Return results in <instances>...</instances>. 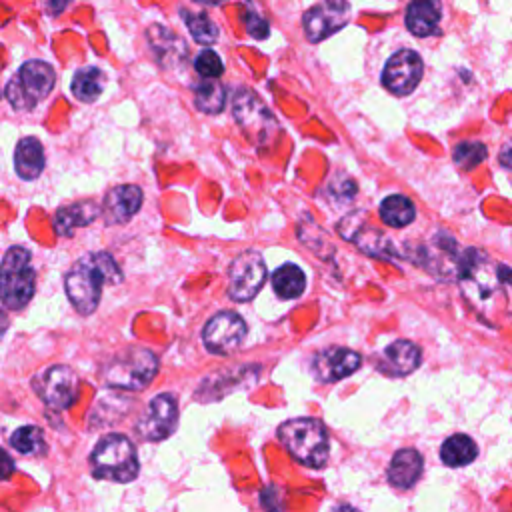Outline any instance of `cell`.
Wrapping results in <instances>:
<instances>
[{
  "label": "cell",
  "instance_id": "1",
  "mask_svg": "<svg viewBox=\"0 0 512 512\" xmlns=\"http://www.w3.org/2000/svg\"><path fill=\"white\" fill-rule=\"evenodd\" d=\"M122 272L114 258L106 252H92L80 258L66 274L64 288L66 294L82 316H88L96 310L104 284H118Z\"/></svg>",
  "mask_w": 512,
  "mask_h": 512
},
{
  "label": "cell",
  "instance_id": "2",
  "mask_svg": "<svg viewBox=\"0 0 512 512\" xmlns=\"http://www.w3.org/2000/svg\"><path fill=\"white\" fill-rule=\"evenodd\" d=\"M278 440L294 460L320 468L328 460V432L316 418H292L280 424Z\"/></svg>",
  "mask_w": 512,
  "mask_h": 512
},
{
  "label": "cell",
  "instance_id": "3",
  "mask_svg": "<svg viewBox=\"0 0 512 512\" xmlns=\"http://www.w3.org/2000/svg\"><path fill=\"white\" fill-rule=\"evenodd\" d=\"M158 372V358L148 348L130 346L102 366V380L118 390H144Z\"/></svg>",
  "mask_w": 512,
  "mask_h": 512
},
{
  "label": "cell",
  "instance_id": "4",
  "mask_svg": "<svg viewBox=\"0 0 512 512\" xmlns=\"http://www.w3.org/2000/svg\"><path fill=\"white\" fill-rule=\"evenodd\" d=\"M92 474L100 480L118 484L132 482L138 476V456L132 442L120 434H106L90 454Z\"/></svg>",
  "mask_w": 512,
  "mask_h": 512
},
{
  "label": "cell",
  "instance_id": "5",
  "mask_svg": "<svg viewBox=\"0 0 512 512\" xmlns=\"http://www.w3.org/2000/svg\"><path fill=\"white\" fill-rule=\"evenodd\" d=\"M36 286V272L30 264V252L22 246H12L2 258L0 296L8 310L24 308Z\"/></svg>",
  "mask_w": 512,
  "mask_h": 512
},
{
  "label": "cell",
  "instance_id": "6",
  "mask_svg": "<svg viewBox=\"0 0 512 512\" xmlns=\"http://www.w3.org/2000/svg\"><path fill=\"white\" fill-rule=\"evenodd\" d=\"M54 68L44 60H28L14 78L8 80L4 96L16 110H30L42 102L54 88Z\"/></svg>",
  "mask_w": 512,
  "mask_h": 512
},
{
  "label": "cell",
  "instance_id": "7",
  "mask_svg": "<svg viewBox=\"0 0 512 512\" xmlns=\"http://www.w3.org/2000/svg\"><path fill=\"white\" fill-rule=\"evenodd\" d=\"M32 386L42 402L52 410H66L78 396L80 380L76 372L64 364L46 366L32 378Z\"/></svg>",
  "mask_w": 512,
  "mask_h": 512
},
{
  "label": "cell",
  "instance_id": "8",
  "mask_svg": "<svg viewBox=\"0 0 512 512\" xmlns=\"http://www.w3.org/2000/svg\"><path fill=\"white\" fill-rule=\"evenodd\" d=\"M266 280V264L260 252L246 250L238 254L228 270V296L236 302L252 300Z\"/></svg>",
  "mask_w": 512,
  "mask_h": 512
},
{
  "label": "cell",
  "instance_id": "9",
  "mask_svg": "<svg viewBox=\"0 0 512 512\" xmlns=\"http://www.w3.org/2000/svg\"><path fill=\"white\" fill-rule=\"evenodd\" d=\"M178 424V402L164 392L148 402V408L136 422V434L146 442H160L168 438Z\"/></svg>",
  "mask_w": 512,
  "mask_h": 512
},
{
  "label": "cell",
  "instance_id": "10",
  "mask_svg": "<svg viewBox=\"0 0 512 512\" xmlns=\"http://www.w3.org/2000/svg\"><path fill=\"white\" fill-rule=\"evenodd\" d=\"M234 116H236V122L240 124V128L256 144H262L264 140H268L272 134V126L276 124L274 116L264 106V102L254 92H250L246 88H240L234 94Z\"/></svg>",
  "mask_w": 512,
  "mask_h": 512
},
{
  "label": "cell",
  "instance_id": "11",
  "mask_svg": "<svg viewBox=\"0 0 512 512\" xmlns=\"http://www.w3.org/2000/svg\"><path fill=\"white\" fill-rule=\"evenodd\" d=\"M246 336V322L236 312H218L214 314L204 330H202V342L204 346L214 354H230L234 352Z\"/></svg>",
  "mask_w": 512,
  "mask_h": 512
},
{
  "label": "cell",
  "instance_id": "12",
  "mask_svg": "<svg viewBox=\"0 0 512 512\" xmlns=\"http://www.w3.org/2000/svg\"><path fill=\"white\" fill-rule=\"evenodd\" d=\"M422 72H424L422 58L414 50H400L394 56H390V60L386 62L382 72V84L392 94L406 96L418 86Z\"/></svg>",
  "mask_w": 512,
  "mask_h": 512
},
{
  "label": "cell",
  "instance_id": "13",
  "mask_svg": "<svg viewBox=\"0 0 512 512\" xmlns=\"http://www.w3.org/2000/svg\"><path fill=\"white\" fill-rule=\"evenodd\" d=\"M350 18L348 0H322L312 10L304 14V34L310 42H320L338 28H342Z\"/></svg>",
  "mask_w": 512,
  "mask_h": 512
},
{
  "label": "cell",
  "instance_id": "14",
  "mask_svg": "<svg viewBox=\"0 0 512 512\" xmlns=\"http://www.w3.org/2000/svg\"><path fill=\"white\" fill-rule=\"evenodd\" d=\"M360 360V354L350 348H326L314 356L312 372L320 382H336L356 372Z\"/></svg>",
  "mask_w": 512,
  "mask_h": 512
},
{
  "label": "cell",
  "instance_id": "15",
  "mask_svg": "<svg viewBox=\"0 0 512 512\" xmlns=\"http://www.w3.org/2000/svg\"><path fill=\"white\" fill-rule=\"evenodd\" d=\"M420 364V348L410 340H394L388 344L376 362V368L386 376H406Z\"/></svg>",
  "mask_w": 512,
  "mask_h": 512
},
{
  "label": "cell",
  "instance_id": "16",
  "mask_svg": "<svg viewBox=\"0 0 512 512\" xmlns=\"http://www.w3.org/2000/svg\"><path fill=\"white\" fill-rule=\"evenodd\" d=\"M142 206V190L132 184H122L112 188L102 204V216L106 224L128 222Z\"/></svg>",
  "mask_w": 512,
  "mask_h": 512
},
{
  "label": "cell",
  "instance_id": "17",
  "mask_svg": "<svg viewBox=\"0 0 512 512\" xmlns=\"http://www.w3.org/2000/svg\"><path fill=\"white\" fill-rule=\"evenodd\" d=\"M442 18L440 0H410L406 10V26L414 36H432L438 32Z\"/></svg>",
  "mask_w": 512,
  "mask_h": 512
},
{
  "label": "cell",
  "instance_id": "18",
  "mask_svg": "<svg viewBox=\"0 0 512 512\" xmlns=\"http://www.w3.org/2000/svg\"><path fill=\"white\" fill-rule=\"evenodd\" d=\"M422 456L414 448H400L388 464V480L394 488L406 490L416 484L422 474Z\"/></svg>",
  "mask_w": 512,
  "mask_h": 512
},
{
  "label": "cell",
  "instance_id": "19",
  "mask_svg": "<svg viewBox=\"0 0 512 512\" xmlns=\"http://www.w3.org/2000/svg\"><path fill=\"white\" fill-rule=\"evenodd\" d=\"M14 166L18 176L24 180H34L40 176L44 168V148L38 138L24 136L18 140L14 152Z\"/></svg>",
  "mask_w": 512,
  "mask_h": 512
},
{
  "label": "cell",
  "instance_id": "20",
  "mask_svg": "<svg viewBox=\"0 0 512 512\" xmlns=\"http://www.w3.org/2000/svg\"><path fill=\"white\" fill-rule=\"evenodd\" d=\"M100 212H102V210H100L94 202H90V200L64 206V208H60V210L56 212L54 230H56L58 236H72L76 228L88 226L92 220H96V216H98Z\"/></svg>",
  "mask_w": 512,
  "mask_h": 512
},
{
  "label": "cell",
  "instance_id": "21",
  "mask_svg": "<svg viewBox=\"0 0 512 512\" xmlns=\"http://www.w3.org/2000/svg\"><path fill=\"white\" fill-rule=\"evenodd\" d=\"M476 456H478L476 442L466 434H454V436L446 438L442 448H440L442 462L446 466H452V468L466 466L472 460H476Z\"/></svg>",
  "mask_w": 512,
  "mask_h": 512
},
{
  "label": "cell",
  "instance_id": "22",
  "mask_svg": "<svg viewBox=\"0 0 512 512\" xmlns=\"http://www.w3.org/2000/svg\"><path fill=\"white\" fill-rule=\"evenodd\" d=\"M306 286V276L296 264H284L272 274V288L276 296L284 300L298 298L304 292Z\"/></svg>",
  "mask_w": 512,
  "mask_h": 512
},
{
  "label": "cell",
  "instance_id": "23",
  "mask_svg": "<svg viewBox=\"0 0 512 512\" xmlns=\"http://www.w3.org/2000/svg\"><path fill=\"white\" fill-rule=\"evenodd\" d=\"M414 216H416V208L406 196L392 194L384 198V202L380 204V218L384 224L392 228L408 226L414 220Z\"/></svg>",
  "mask_w": 512,
  "mask_h": 512
},
{
  "label": "cell",
  "instance_id": "24",
  "mask_svg": "<svg viewBox=\"0 0 512 512\" xmlns=\"http://www.w3.org/2000/svg\"><path fill=\"white\" fill-rule=\"evenodd\" d=\"M104 88V74L98 68H82L72 78V92L82 102H94Z\"/></svg>",
  "mask_w": 512,
  "mask_h": 512
},
{
  "label": "cell",
  "instance_id": "25",
  "mask_svg": "<svg viewBox=\"0 0 512 512\" xmlns=\"http://www.w3.org/2000/svg\"><path fill=\"white\" fill-rule=\"evenodd\" d=\"M224 98V88L214 80H206L194 88L196 108L206 114H218L224 108Z\"/></svg>",
  "mask_w": 512,
  "mask_h": 512
},
{
  "label": "cell",
  "instance_id": "26",
  "mask_svg": "<svg viewBox=\"0 0 512 512\" xmlns=\"http://www.w3.org/2000/svg\"><path fill=\"white\" fill-rule=\"evenodd\" d=\"M10 444L20 454H42L44 448H46L44 434H42V430L38 426L16 428L12 432V436H10Z\"/></svg>",
  "mask_w": 512,
  "mask_h": 512
},
{
  "label": "cell",
  "instance_id": "27",
  "mask_svg": "<svg viewBox=\"0 0 512 512\" xmlns=\"http://www.w3.org/2000/svg\"><path fill=\"white\" fill-rule=\"evenodd\" d=\"M486 156H488V150L482 142H460L452 152L454 164L462 170H472L474 166L484 162Z\"/></svg>",
  "mask_w": 512,
  "mask_h": 512
},
{
  "label": "cell",
  "instance_id": "28",
  "mask_svg": "<svg viewBox=\"0 0 512 512\" xmlns=\"http://www.w3.org/2000/svg\"><path fill=\"white\" fill-rule=\"evenodd\" d=\"M186 26L192 34V38L200 44H212L218 38V26L206 16V14H184Z\"/></svg>",
  "mask_w": 512,
  "mask_h": 512
},
{
  "label": "cell",
  "instance_id": "29",
  "mask_svg": "<svg viewBox=\"0 0 512 512\" xmlns=\"http://www.w3.org/2000/svg\"><path fill=\"white\" fill-rule=\"evenodd\" d=\"M194 68H196V72H198L200 76H204V78H218V76L224 72V64H222L220 56H218L214 50H210V48L202 50V52L196 56Z\"/></svg>",
  "mask_w": 512,
  "mask_h": 512
},
{
  "label": "cell",
  "instance_id": "30",
  "mask_svg": "<svg viewBox=\"0 0 512 512\" xmlns=\"http://www.w3.org/2000/svg\"><path fill=\"white\" fill-rule=\"evenodd\" d=\"M260 506L266 512H282L284 510V494H282V490L276 484L266 486L260 492Z\"/></svg>",
  "mask_w": 512,
  "mask_h": 512
},
{
  "label": "cell",
  "instance_id": "31",
  "mask_svg": "<svg viewBox=\"0 0 512 512\" xmlns=\"http://www.w3.org/2000/svg\"><path fill=\"white\" fill-rule=\"evenodd\" d=\"M246 30L256 40H264L270 34V28H268L266 20L260 14H256V12H248L246 14Z\"/></svg>",
  "mask_w": 512,
  "mask_h": 512
},
{
  "label": "cell",
  "instance_id": "32",
  "mask_svg": "<svg viewBox=\"0 0 512 512\" xmlns=\"http://www.w3.org/2000/svg\"><path fill=\"white\" fill-rule=\"evenodd\" d=\"M500 164L502 166H506V168H510L512 170V140H508L502 148H500Z\"/></svg>",
  "mask_w": 512,
  "mask_h": 512
},
{
  "label": "cell",
  "instance_id": "33",
  "mask_svg": "<svg viewBox=\"0 0 512 512\" xmlns=\"http://www.w3.org/2000/svg\"><path fill=\"white\" fill-rule=\"evenodd\" d=\"M68 2H70V0H48V4H46L48 8H46V10H48L50 14H58V12H62V10L68 6Z\"/></svg>",
  "mask_w": 512,
  "mask_h": 512
},
{
  "label": "cell",
  "instance_id": "34",
  "mask_svg": "<svg viewBox=\"0 0 512 512\" xmlns=\"http://www.w3.org/2000/svg\"><path fill=\"white\" fill-rule=\"evenodd\" d=\"M10 472H12V460H10V456L4 452V472H2V478H8Z\"/></svg>",
  "mask_w": 512,
  "mask_h": 512
},
{
  "label": "cell",
  "instance_id": "35",
  "mask_svg": "<svg viewBox=\"0 0 512 512\" xmlns=\"http://www.w3.org/2000/svg\"><path fill=\"white\" fill-rule=\"evenodd\" d=\"M330 512H360V510H356V508L350 506V504H336Z\"/></svg>",
  "mask_w": 512,
  "mask_h": 512
},
{
  "label": "cell",
  "instance_id": "36",
  "mask_svg": "<svg viewBox=\"0 0 512 512\" xmlns=\"http://www.w3.org/2000/svg\"><path fill=\"white\" fill-rule=\"evenodd\" d=\"M198 4H218L220 0H196Z\"/></svg>",
  "mask_w": 512,
  "mask_h": 512
}]
</instances>
